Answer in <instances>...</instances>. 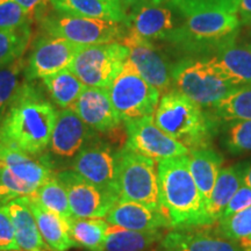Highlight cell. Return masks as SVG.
Returning a JSON list of instances; mask_svg holds the SVG:
<instances>
[{"label":"cell","instance_id":"1","mask_svg":"<svg viewBox=\"0 0 251 251\" xmlns=\"http://www.w3.org/2000/svg\"><path fill=\"white\" fill-rule=\"evenodd\" d=\"M57 111L33 81H25L0 122V141L41 157L48 148Z\"/></svg>","mask_w":251,"mask_h":251},{"label":"cell","instance_id":"2","mask_svg":"<svg viewBox=\"0 0 251 251\" xmlns=\"http://www.w3.org/2000/svg\"><path fill=\"white\" fill-rule=\"evenodd\" d=\"M159 196L174 229L211 226L199 190L191 175L188 153L158 162Z\"/></svg>","mask_w":251,"mask_h":251},{"label":"cell","instance_id":"3","mask_svg":"<svg viewBox=\"0 0 251 251\" xmlns=\"http://www.w3.org/2000/svg\"><path fill=\"white\" fill-rule=\"evenodd\" d=\"M153 120L159 129L184 144L188 151L211 148L220 125L208 109L176 90L163 94Z\"/></svg>","mask_w":251,"mask_h":251},{"label":"cell","instance_id":"4","mask_svg":"<svg viewBox=\"0 0 251 251\" xmlns=\"http://www.w3.org/2000/svg\"><path fill=\"white\" fill-rule=\"evenodd\" d=\"M241 23L237 14L222 11H205L186 15L169 45L193 57H211L220 45L237 31Z\"/></svg>","mask_w":251,"mask_h":251},{"label":"cell","instance_id":"5","mask_svg":"<svg viewBox=\"0 0 251 251\" xmlns=\"http://www.w3.org/2000/svg\"><path fill=\"white\" fill-rule=\"evenodd\" d=\"M172 86L188 99L211 108L238 87L225 79L209 57L184 56L172 65Z\"/></svg>","mask_w":251,"mask_h":251},{"label":"cell","instance_id":"6","mask_svg":"<svg viewBox=\"0 0 251 251\" xmlns=\"http://www.w3.org/2000/svg\"><path fill=\"white\" fill-rule=\"evenodd\" d=\"M156 161L124 146L117 152L118 187L120 199L164 211L159 196L158 166ZM169 215V214H168Z\"/></svg>","mask_w":251,"mask_h":251},{"label":"cell","instance_id":"7","mask_svg":"<svg viewBox=\"0 0 251 251\" xmlns=\"http://www.w3.org/2000/svg\"><path fill=\"white\" fill-rule=\"evenodd\" d=\"M39 23L45 34L63 37L80 47L121 42L128 31L125 24L59 13L56 11L48 12L40 19Z\"/></svg>","mask_w":251,"mask_h":251},{"label":"cell","instance_id":"8","mask_svg":"<svg viewBox=\"0 0 251 251\" xmlns=\"http://www.w3.org/2000/svg\"><path fill=\"white\" fill-rule=\"evenodd\" d=\"M108 94L122 122L153 115L159 102V94L147 83L129 58L113 80Z\"/></svg>","mask_w":251,"mask_h":251},{"label":"cell","instance_id":"9","mask_svg":"<svg viewBox=\"0 0 251 251\" xmlns=\"http://www.w3.org/2000/svg\"><path fill=\"white\" fill-rule=\"evenodd\" d=\"M128 56L129 51L121 42L80 47L69 69L85 86L108 90Z\"/></svg>","mask_w":251,"mask_h":251},{"label":"cell","instance_id":"10","mask_svg":"<svg viewBox=\"0 0 251 251\" xmlns=\"http://www.w3.org/2000/svg\"><path fill=\"white\" fill-rule=\"evenodd\" d=\"M96 135L98 133L87 127L74 109H59L48 148L40 158L55 174L68 170L75 157Z\"/></svg>","mask_w":251,"mask_h":251},{"label":"cell","instance_id":"11","mask_svg":"<svg viewBox=\"0 0 251 251\" xmlns=\"http://www.w3.org/2000/svg\"><path fill=\"white\" fill-rule=\"evenodd\" d=\"M117 152L113 144L96 135L75 157L70 170L106 191L120 198L118 187Z\"/></svg>","mask_w":251,"mask_h":251},{"label":"cell","instance_id":"12","mask_svg":"<svg viewBox=\"0 0 251 251\" xmlns=\"http://www.w3.org/2000/svg\"><path fill=\"white\" fill-rule=\"evenodd\" d=\"M124 124L126 130L125 146L157 163L163 159L188 153V149L184 144L172 139L157 127L153 115L134 119Z\"/></svg>","mask_w":251,"mask_h":251},{"label":"cell","instance_id":"13","mask_svg":"<svg viewBox=\"0 0 251 251\" xmlns=\"http://www.w3.org/2000/svg\"><path fill=\"white\" fill-rule=\"evenodd\" d=\"M121 43L129 51L128 58L134 63L143 79L152 85L159 94H165L174 90L172 86V65L162 47L136 34L127 31Z\"/></svg>","mask_w":251,"mask_h":251},{"label":"cell","instance_id":"14","mask_svg":"<svg viewBox=\"0 0 251 251\" xmlns=\"http://www.w3.org/2000/svg\"><path fill=\"white\" fill-rule=\"evenodd\" d=\"M56 176L67 190L74 218L102 219L120 199L90 183L70 169L56 172Z\"/></svg>","mask_w":251,"mask_h":251},{"label":"cell","instance_id":"15","mask_svg":"<svg viewBox=\"0 0 251 251\" xmlns=\"http://www.w3.org/2000/svg\"><path fill=\"white\" fill-rule=\"evenodd\" d=\"M170 4L156 0L131 9L127 14V29L151 42L169 43L183 23V15Z\"/></svg>","mask_w":251,"mask_h":251},{"label":"cell","instance_id":"16","mask_svg":"<svg viewBox=\"0 0 251 251\" xmlns=\"http://www.w3.org/2000/svg\"><path fill=\"white\" fill-rule=\"evenodd\" d=\"M80 46L63 37L45 34L36 41L25 69V81L42 79L69 69Z\"/></svg>","mask_w":251,"mask_h":251},{"label":"cell","instance_id":"17","mask_svg":"<svg viewBox=\"0 0 251 251\" xmlns=\"http://www.w3.org/2000/svg\"><path fill=\"white\" fill-rule=\"evenodd\" d=\"M87 127L98 134H112L122 120L115 111L107 89L85 86L71 107Z\"/></svg>","mask_w":251,"mask_h":251},{"label":"cell","instance_id":"18","mask_svg":"<svg viewBox=\"0 0 251 251\" xmlns=\"http://www.w3.org/2000/svg\"><path fill=\"white\" fill-rule=\"evenodd\" d=\"M213 65L235 87L251 85V45L238 41V31L220 45L211 57Z\"/></svg>","mask_w":251,"mask_h":251},{"label":"cell","instance_id":"19","mask_svg":"<svg viewBox=\"0 0 251 251\" xmlns=\"http://www.w3.org/2000/svg\"><path fill=\"white\" fill-rule=\"evenodd\" d=\"M155 251H243L237 241L228 240L219 233L194 228L168 231Z\"/></svg>","mask_w":251,"mask_h":251},{"label":"cell","instance_id":"20","mask_svg":"<svg viewBox=\"0 0 251 251\" xmlns=\"http://www.w3.org/2000/svg\"><path fill=\"white\" fill-rule=\"evenodd\" d=\"M108 225L135 231L163 230L172 228L168 213L157 211L142 203L119 199L105 216Z\"/></svg>","mask_w":251,"mask_h":251},{"label":"cell","instance_id":"21","mask_svg":"<svg viewBox=\"0 0 251 251\" xmlns=\"http://www.w3.org/2000/svg\"><path fill=\"white\" fill-rule=\"evenodd\" d=\"M0 164L27 183L39 187L55 172L40 157L31 156L23 150L0 141Z\"/></svg>","mask_w":251,"mask_h":251},{"label":"cell","instance_id":"22","mask_svg":"<svg viewBox=\"0 0 251 251\" xmlns=\"http://www.w3.org/2000/svg\"><path fill=\"white\" fill-rule=\"evenodd\" d=\"M6 207L13 221L15 238L20 250L41 251L47 249L30 209L29 198H18L9 201Z\"/></svg>","mask_w":251,"mask_h":251},{"label":"cell","instance_id":"23","mask_svg":"<svg viewBox=\"0 0 251 251\" xmlns=\"http://www.w3.org/2000/svg\"><path fill=\"white\" fill-rule=\"evenodd\" d=\"M222 163L224 157L212 148L188 151V166L191 175L196 181L206 209Z\"/></svg>","mask_w":251,"mask_h":251},{"label":"cell","instance_id":"24","mask_svg":"<svg viewBox=\"0 0 251 251\" xmlns=\"http://www.w3.org/2000/svg\"><path fill=\"white\" fill-rule=\"evenodd\" d=\"M30 209L35 218L43 242L54 251H68L77 244L69 236L68 220L49 211L29 198Z\"/></svg>","mask_w":251,"mask_h":251},{"label":"cell","instance_id":"25","mask_svg":"<svg viewBox=\"0 0 251 251\" xmlns=\"http://www.w3.org/2000/svg\"><path fill=\"white\" fill-rule=\"evenodd\" d=\"M244 162L230 165L220 170L218 179L213 188L211 199L207 206V215L213 225L219 221L224 213L226 206L230 201L238 188L243 185Z\"/></svg>","mask_w":251,"mask_h":251},{"label":"cell","instance_id":"26","mask_svg":"<svg viewBox=\"0 0 251 251\" xmlns=\"http://www.w3.org/2000/svg\"><path fill=\"white\" fill-rule=\"evenodd\" d=\"M52 9L59 13L115 21L127 26V14L105 0H49Z\"/></svg>","mask_w":251,"mask_h":251},{"label":"cell","instance_id":"27","mask_svg":"<svg viewBox=\"0 0 251 251\" xmlns=\"http://www.w3.org/2000/svg\"><path fill=\"white\" fill-rule=\"evenodd\" d=\"M163 236V230L135 231L109 225L101 251H149Z\"/></svg>","mask_w":251,"mask_h":251},{"label":"cell","instance_id":"28","mask_svg":"<svg viewBox=\"0 0 251 251\" xmlns=\"http://www.w3.org/2000/svg\"><path fill=\"white\" fill-rule=\"evenodd\" d=\"M42 84L47 89L51 102L59 109L71 108L85 87L70 69H63L42 78Z\"/></svg>","mask_w":251,"mask_h":251},{"label":"cell","instance_id":"29","mask_svg":"<svg viewBox=\"0 0 251 251\" xmlns=\"http://www.w3.org/2000/svg\"><path fill=\"white\" fill-rule=\"evenodd\" d=\"M69 236L77 247L89 251H101L107 234L108 224L102 219H77L72 216L68 220Z\"/></svg>","mask_w":251,"mask_h":251},{"label":"cell","instance_id":"30","mask_svg":"<svg viewBox=\"0 0 251 251\" xmlns=\"http://www.w3.org/2000/svg\"><path fill=\"white\" fill-rule=\"evenodd\" d=\"M208 109L219 122L251 120V85L241 86Z\"/></svg>","mask_w":251,"mask_h":251},{"label":"cell","instance_id":"31","mask_svg":"<svg viewBox=\"0 0 251 251\" xmlns=\"http://www.w3.org/2000/svg\"><path fill=\"white\" fill-rule=\"evenodd\" d=\"M31 200L40 203L45 208L56 213L64 220L72 218V213L69 203V198L65 187L56 174L51 175L46 181H43L33 196L28 197Z\"/></svg>","mask_w":251,"mask_h":251},{"label":"cell","instance_id":"32","mask_svg":"<svg viewBox=\"0 0 251 251\" xmlns=\"http://www.w3.org/2000/svg\"><path fill=\"white\" fill-rule=\"evenodd\" d=\"M220 144L230 155L251 152V120L220 122Z\"/></svg>","mask_w":251,"mask_h":251},{"label":"cell","instance_id":"33","mask_svg":"<svg viewBox=\"0 0 251 251\" xmlns=\"http://www.w3.org/2000/svg\"><path fill=\"white\" fill-rule=\"evenodd\" d=\"M26 65L27 58L20 56L0 68V122L4 119L15 94L23 85Z\"/></svg>","mask_w":251,"mask_h":251},{"label":"cell","instance_id":"34","mask_svg":"<svg viewBox=\"0 0 251 251\" xmlns=\"http://www.w3.org/2000/svg\"><path fill=\"white\" fill-rule=\"evenodd\" d=\"M31 39V27L0 29V68L25 55Z\"/></svg>","mask_w":251,"mask_h":251},{"label":"cell","instance_id":"35","mask_svg":"<svg viewBox=\"0 0 251 251\" xmlns=\"http://www.w3.org/2000/svg\"><path fill=\"white\" fill-rule=\"evenodd\" d=\"M36 188L0 164V205H7L18 198L33 196Z\"/></svg>","mask_w":251,"mask_h":251},{"label":"cell","instance_id":"36","mask_svg":"<svg viewBox=\"0 0 251 251\" xmlns=\"http://www.w3.org/2000/svg\"><path fill=\"white\" fill-rule=\"evenodd\" d=\"M183 17L205 11H222L237 14L238 0H163Z\"/></svg>","mask_w":251,"mask_h":251},{"label":"cell","instance_id":"37","mask_svg":"<svg viewBox=\"0 0 251 251\" xmlns=\"http://www.w3.org/2000/svg\"><path fill=\"white\" fill-rule=\"evenodd\" d=\"M218 233L228 240L240 241L251 236V206L218 221Z\"/></svg>","mask_w":251,"mask_h":251},{"label":"cell","instance_id":"38","mask_svg":"<svg viewBox=\"0 0 251 251\" xmlns=\"http://www.w3.org/2000/svg\"><path fill=\"white\" fill-rule=\"evenodd\" d=\"M20 249L15 238L13 221L6 205H0V251Z\"/></svg>","mask_w":251,"mask_h":251},{"label":"cell","instance_id":"39","mask_svg":"<svg viewBox=\"0 0 251 251\" xmlns=\"http://www.w3.org/2000/svg\"><path fill=\"white\" fill-rule=\"evenodd\" d=\"M251 206V188L246 186V185H242L236 193L234 194V197L231 198L230 201L228 202V205L226 206L224 213H222L221 218H227V216H230L233 214H236V213L243 211V209L248 208V207ZM219 219V220H220Z\"/></svg>","mask_w":251,"mask_h":251},{"label":"cell","instance_id":"40","mask_svg":"<svg viewBox=\"0 0 251 251\" xmlns=\"http://www.w3.org/2000/svg\"><path fill=\"white\" fill-rule=\"evenodd\" d=\"M13 1L20 5L30 15L33 21L40 20L43 15H46L49 12V0H13Z\"/></svg>","mask_w":251,"mask_h":251},{"label":"cell","instance_id":"41","mask_svg":"<svg viewBox=\"0 0 251 251\" xmlns=\"http://www.w3.org/2000/svg\"><path fill=\"white\" fill-rule=\"evenodd\" d=\"M237 15L241 26H251V0H238Z\"/></svg>","mask_w":251,"mask_h":251},{"label":"cell","instance_id":"42","mask_svg":"<svg viewBox=\"0 0 251 251\" xmlns=\"http://www.w3.org/2000/svg\"><path fill=\"white\" fill-rule=\"evenodd\" d=\"M119 1H120V5L125 11V13L128 14L131 9L139 7V6L143 4H147V2L156 1V0H119Z\"/></svg>","mask_w":251,"mask_h":251},{"label":"cell","instance_id":"43","mask_svg":"<svg viewBox=\"0 0 251 251\" xmlns=\"http://www.w3.org/2000/svg\"><path fill=\"white\" fill-rule=\"evenodd\" d=\"M243 184L251 188V161L244 162V175H243Z\"/></svg>","mask_w":251,"mask_h":251},{"label":"cell","instance_id":"44","mask_svg":"<svg viewBox=\"0 0 251 251\" xmlns=\"http://www.w3.org/2000/svg\"><path fill=\"white\" fill-rule=\"evenodd\" d=\"M240 243L241 248H242L243 251H251V238L250 237H246L242 238V240L237 241Z\"/></svg>","mask_w":251,"mask_h":251},{"label":"cell","instance_id":"45","mask_svg":"<svg viewBox=\"0 0 251 251\" xmlns=\"http://www.w3.org/2000/svg\"><path fill=\"white\" fill-rule=\"evenodd\" d=\"M105 1H107L108 4L115 6V7H120V8H122L121 5H120V1H119V0H105Z\"/></svg>","mask_w":251,"mask_h":251},{"label":"cell","instance_id":"46","mask_svg":"<svg viewBox=\"0 0 251 251\" xmlns=\"http://www.w3.org/2000/svg\"><path fill=\"white\" fill-rule=\"evenodd\" d=\"M7 251H21L20 249H15V250H7Z\"/></svg>","mask_w":251,"mask_h":251},{"label":"cell","instance_id":"47","mask_svg":"<svg viewBox=\"0 0 251 251\" xmlns=\"http://www.w3.org/2000/svg\"><path fill=\"white\" fill-rule=\"evenodd\" d=\"M249 42H250V45H251V33H250V37H249Z\"/></svg>","mask_w":251,"mask_h":251},{"label":"cell","instance_id":"48","mask_svg":"<svg viewBox=\"0 0 251 251\" xmlns=\"http://www.w3.org/2000/svg\"><path fill=\"white\" fill-rule=\"evenodd\" d=\"M41 251H47V249H45V250H41Z\"/></svg>","mask_w":251,"mask_h":251},{"label":"cell","instance_id":"49","mask_svg":"<svg viewBox=\"0 0 251 251\" xmlns=\"http://www.w3.org/2000/svg\"><path fill=\"white\" fill-rule=\"evenodd\" d=\"M249 237H250V238H251V236H249Z\"/></svg>","mask_w":251,"mask_h":251}]
</instances>
